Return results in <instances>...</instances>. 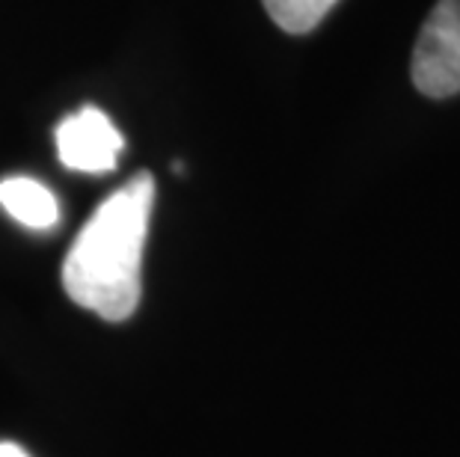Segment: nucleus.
<instances>
[{
	"mask_svg": "<svg viewBox=\"0 0 460 457\" xmlns=\"http://www.w3.org/2000/svg\"><path fill=\"white\" fill-rule=\"evenodd\" d=\"M155 208L152 172H137L107 197L63 261V288L104 321L134 315L143 294V250Z\"/></svg>",
	"mask_w": 460,
	"mask_h": 457,
	"instance_id": "nucleus-1",
	"label": "nucleus"
},
{
	"mask_svg": "<svg viewBox=\"0 0 460 457\" xmlns=\"http://www.w3.org/2000/svg\"><path fill=\"white\" fill-rule=\"evenodd\" d=\"M416 90L428 99L460 92V0H439L425 18L413 48Z\"/></svg>",
	"mask_w": 460,
	"mask_h": 457,
	"instance_id": "nucleus-2",
	"label": "nucleus"
},
{
	"mask_svg": "<svg viewBox=\"0 0 460 457\" xmlns=\"http://www.w3.org/2000/svg\"><path fill=\"white\" fill-rule=\"evenodd\" d=\"M122 145L125 140L111 116L93 104L81 107L57 125V154L68 170L111 172L119 163Z\"/></svg>",
	"mask_w": 460,
	"mask_h": 457,
	"instance_id": "nucleus-3",
	"label": "nucleus"
},
{
	"mask_svg": "<svg viewBox=\"0 0 460 457\" xmlns=\"http://www.w3.org/2000/svg\"><path fill=\"white\" fill-rule=\"evenodd\" d=\"M0 206L22 226L39 232L57 226V217H60L54 193L42 181L27 176H9L0 181Z\"/></svg>",
	"mask_w": 460,
	"mask_h": 457,
	"instance_id": "nucleus-4",
	"label": "nucleus"
},
{
	"mask_svg": "<svg viewBox=\"0 0 460 457\" xmlns=\"http://www.w3.org/2000/svg\"><path fill=\"white\" fill-rule=\"evenodd\" d=\"M261 4L273 18V24L286 33L300 36L315 31L339 0H261Z\"/></svg>",
	"mask_w": 460,
	"mask_h": 457,
	"instance_id": "nucleus-5",
	"label": "nucleus"
},
{
	"mask_svg": "<svg viewBox=\"0 0 460 457\" xmlns=\"http://www.w3.org/2000/svg\"><path fill=\"white\" fill-rule=\"evenodd\" d=\"M0 457H31V454L15 443H0Z\"/></svg>",
	"mask_w": 460,
	"mask_h": 457,
	"instance_id": "nucleus-6",
	"label": "nucleus"
}]
</instances>
